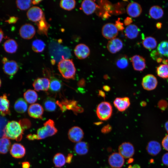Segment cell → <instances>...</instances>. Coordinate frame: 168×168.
Returning a JSON list of instances; mask_svg holds the SVG:
<instances>
[{
	"mask_svg": "<svg viewBox=\"0 0 168 168\" xmlns=\"http://www.w3.org/2000/svg\"><path fill=\"white\" fill-rule=\"evenodd\" d=\"M119 153L125 158H130L134 155L135 152L133 145L129 142H124L119 147Z\"/></svg>",
	"mask_w": 168,
	"mask_h": 168,
	"instance_id": "9",
	"label": "cell"
},
{
	"mask_svg": "<svg viewBox=\"0 0 168 168\" xmlns=\"http://www.w3.org/2000/svg\"><path fill=\"white\" fill-rule=\"evenodd\" d=\"M43 126L39 128L36 134L37 140L44 139L55 135L58 131L54 121L49 119L43 124Z\"/></svg>",
	"mask_w": 168,
	"mask_h": 168,
	"instance_id": "3",
	"label": "cell"
},
{
	"mask_svg": "<svg viewBox=\"0 0 168 168\" xmlns=\"http://www.w3.org/2000/svg\"><path fill=\"white\" fill-rule=\"evenodd\" d=\"M161 149V146L160 143L154 140L150 141L146 147L148 153L152 156H155L158 154Z\"/></svg>",
	"mask_w": 168,
	"mask_h": 168,
	"instance_id": "23",
	"label": "cell"
},
{
	"mask_svg": "<svg viewBox=\"0 0 168 168\" xmlns=\"http://www.w3.org/2000/svg\"><path fill=\"white\" fill-rule=\"evenodd\" d=\"M161 161L164 165L168 166V152L165 153L162 156Z\"/></svg>",
	"mask_w": 168,
	"mask_h": 168,
	"instance_id": "45",
	"label": "cell"
},
{
	"mask_svg": "<svg viewBox=\"0 0 168 168\" xmlns=\"http://www.w3.org/2000/svg\"><path fill=\"white\" fill-rule=\"evenodd\" d=\"M157 50L162 56L168 57V40L161 42L157 47Z\"/></svg>",
	"mask_w": 168,
	"mask_h": 168,
	"instance_id": "37",
	"label": "cell"
},
{
	"mask_svg": "<svg viewBox=\"0 0 168 168\" xmlns=\"http://www.w3.org/2000/svg\"><path fill=\"white\" fill-rule=\"evenodd\" d=\"M90 53L89 47L84 44H79L77 45L74 49V53L75 56L80 59L87 58L89 56Z\"/></svg>",
	"mask_w": 168,
	"mask_h": 168,
	"instance_id": "12",
	"label": "cell"
},
{
	"mask_svg": "<svg viewBox=\"0 0 168 168\" xmlns=\"http://www.w3.org/2000/svg\"><path fill=\"white\" fill-rule=\"evenodd\" d=\"M24 97L26 102L33 104L37 101L38 96L34 90L29 89L24 93Z\"/></svg>",
	"mask_w": 168,
	"mask_h": 168,
	"instance_id": "30",
	"label": "cell"
},
{
	"mask_svg": "<svg viewBox=\"0 0 168 168\" xmlns=\"http://www.w3.org/2000/svg\"><path fill=\"white\" fill-rule=\"evenodd\" d=\"M62 87L61 82L56 78H52L50 80L49 89L53 92L59 91Z\"/></svg>",
	"mask_w": 168,
	"mask_h": 168,
	"instance_id": "39",
	"label": "cell"
},
{
	"mask_svg": "<svg viewBox=\"0 0 168 168\" xmlns=\"http://www.w3.org/2000/svg\"><path fill=\"white\" fill-rule=\"evenodd\" d=\"M11 143L9 138L3 137L0 139V153L5 154L10 149Z\"/></svg>",
	"mask_w": 168,
	"mask_h": 168,
	"instance_id": "31",
	"label": "cell"
},
{
	"mask_svg": "<svg viewBox=\"0 0 168 168\" xmlns=\"http://www.w3.org/2000/svg\"><path fill=\"white\" fill-rule=\"evenodd\" d=\"M58 67L59 72L64 78L67 79L74 78L76 69L72 59H62L59 62Z\"/></svg>",
	"mask_w": 168,
	"mask_h": 168,
	"instance_id": "2",
	"label": "cell"
},
{
	"mask_svg": "<svg viewBox=\"0 0 168 168\" xmlns=\"http://www.w3.org/2000/svg\"><path fill=\"white\" fill-rule=\"evenodd\" d=\"M108 168V167H106V168Z\"/></svg>",
	"mask_w": 168,
	"mask_h": 168,
	"instance_id": "62",
	"label": "cell"
},
{
	"mask_svg": "<svg viewBox=\"0 0 168 168\" xmlns=\"http://www.w3.org/2000/svg\"><path fill=\"white\" fill-rule=\"evenodd\" d=\"M3 64V71L8 76H12L14 75L18 70V65L14 60H8Z\"/></svg>",
	"mask_w": 168,
	"mask_h": 168,
	"instance_id": "13",
	"label": "cell"
},
{
	"mask_svg": "<svg viewBox=\"0 0 168 168\" xmlns=\"http://www.w3.org/2000/svg\"><path fill=\"white\" fill-rule=\"evenodd\" d=\"M140 30L136 25L131 24L127 26L125 30V34L126 37L130 39H133L137 37Z\"/></svg>",
	"mask_w": 168,
	"mask_h": 168,
	"instance_id": "24",
	"label": "cell"
},
{
	"mask_svg": "<svg viewBox=\"0 0 168 168\" xmlns=\"http://www.w3.org/2000/svg\"><path fill=\"white\" fill-rule=\"evenodd\" d=\"M1 83H2L1 81V80L0 79V87H1Z\"/></svg>",
	"mask_w": 168,
	"mask_h": 168,
	"instance_id": "60",
	"label": "cell"
},
{
	"mask_svg": "<svg viewBox=\"0 0 168 168\" xmlns=\"http://www.w3.org/2000/svg\"><path fill=\"white\" fill-rule=\"evenodd\" d=\"M116 64L120 69H124L127 67L128 65V56L125 54L119 56L116 61Z\"/></svg>",
	"mask_w": 168,
	"mask_h": 168,
	"instance_id": "36",
	"label": "cell"
},
{
	"mask_svg": "<svg viewBox=\"0 0 168 168\" xmlns=\"http://www.w3.org/2000/svg\"><path fill=\"white\" fill-rule=\"evenodd\" d=\"M132 22V19L130 17H127L124 20V25L127 26L131 24Z\"/></svg>",
	"mask_w": 168,
	"mask_h": 168,
	"instance_id": "48",
	"label": "cell"
},
{
	"mask_svg": "<svg viewBox=\"0 0 168 168\" xmlns=\"http://www.w3.org/2000/svg\"><path fill=\"white\" fill-rule=\"evenodd\" d=\"M72 157L73 155L72 154H68L66 158V162L68 163H70L71 162Z\"/></svg>",
	"mask_w": 168,
	"mask_h": 168,
	"instance_id": "50",
	"label": "cell"
},
{
	"mask_svg": "<svg viewBox=\"0 0 168 168\" xmlns=\"http://www.w3.org/2000/svg\"><path fill=\"white\" fill-rule=\"evenodd\" d=\"M36 24L38 26V33L47 35L49 25L47 22L44 16Z\"/></svg>",
	"mask_w": 168,
	"mask_h": 168,
	"instance_id": "32",
	"label": "cell"
},
{
	"mask_svg": "<svg viewBox=\"0 0 168 168\" xmlns=\"http://www.w3.org/2000/svg\"><path fill=\"white\" fill-rule=\"evenodd\" d=\"M10 103L6 95L0 96V113L2 116L10 114Z\"/></svg>",
	"mask_w": 168,
	"mask_h": 168,
	"instance_id": "22",
	"label": "cell"
},
{
	"mask_svg": "<svg viewBox=\"0 0 168 168\" xmlns=\"http://www.w3.org/2000/svg\"><path fill=\"white\" fill-rule=\"evenodd\" d=\"M84 132L78 126H74L68 131V136L69 139L72 142L77 143L83 138Z\"/></svg>",
	"mask_w": 168,
	"mask_h": 168,
	"instance_id": "10",
	"label": "cell"
},
{
	"mask_svg": "<svg viewBox=\"0 0 168 168\" xmlns=\"http://www.w3.org/2000/svg\"><path fill=\"white\" fill-rule=\"evenodd\" d=\"M132 63L133 69L137 71H143L146 67L145 58L142 56L138 55H135L130 58Z\"/></svg>",
	"mask_w": 168,
	"mask_h": 168,
	"instance_id": "17",
	"label": "cell"
},
{
	"mask_svg": "<svg viewBox=\"0 0 168 168\" xmlns=\"http://www.w3.org/2000/svg\"><path fill=\"white\" fill-rule=\"evenodd\" d=\"M22 168H29L30 167V164L29 162L25 161L22 163Z\"/></svg>",
	"mask_w": 168,
	"mask_h": 168,
	"instance_id": "51",
	"label": "cell"
},
{
	"mask_svg": "<svg viewBox=\"0 0 168 168\" xmlns=\"http://www.w3.org/2000/svg\"><path fill=\"white\" fill-rule=\"evenodd\" d=\"M10 153L12 157L16 158H21L25 156L26 149L20 143H14L11 147Z\"/></svg>",
	"mask_w": 168,
	"mask_h": 168,
	"instance_id": "19",
	"label": "cell"
},
{
	"mask_svg": "<svg viewBox=\"0 0 168 168\" xmlns=\"http://www.w3.org/2000/svg\"><path fill=\"white\" fill-rule=\"evenodd\" d=\"M101 33L103 36L107 39L111 40L115 38L118 34V30L114 24L108 23L102 27Z\"/></svg>",
	"mask_w": 168,
	"mask_h": 168,
	"instance_id": "5",
	"label": "cell"
},
{
	"mask_svg": "<svg viewBox=\"0 0 168 168\" xmlns=\"http://www.w3.org/2000/svg\"><path fill=\"white\" fill-rule=\"evenodd\" d=\"M161 145L163 148L168 152V134L163 139Z\"/></svg>",
	"mask_w": 168,
	"mask_h": 168,
	"instance_id": "43",
	"label": "cell"
},
{
	"mask_svg": "<svg viewBox=\"0 0 168 168\" xmlns=\"http://www.w3.org/2000/svg\"><path fill=\"white\" fill-rule=\"evenodd\" d=\"M76 2L74 0H62L60 2V6L63 9L71 11L75 7Z\"/></svg>",
	"mask_w": 168,
	"mask_h": 168,
	"instance_id": "40",
	"label": "cell"
},
{
	"mask_svg": "<svg viewBox=\"0 0 168 168\" xmlns=\"http://www.w3.org/2000/svg\"><path fill=\"white\" fill-rule=\"evenodd\" d=\"M112 129L111 126L109 124H107L102 128L101 132L104 133H106L110 132Z\"/></svg>",
	"mask_w": 168,
	"mask_h": 168,
	"instance_id": "46",
	"label": "cell"
},
{
	"mask_svg": "<svg viewBox=\"0 0 168 168\" xmlns=\"http://www.w3.org/2000/svg\"><path fill=\"white\" fill-rule=\"evenodd\" d=\"M108 162L110 165L113 168H120L124 165V158L119 153L114 152L109 157Z\"/></svg>",
	"mask_w": 168,
	"mask_h": 168,
	"instance_id": "11",
	"label": "cell"
},
{
	"mask_svg": "<svg viewBox=\"0 0 168 168\" xmlns=\"http://www.w3.org/2000/svg\"><path fill=\"white\" fill-rule=\"evenodd\" d=\"M157 75L163 78H168V64H162L159 65L156 68Z\"/></svg>",
	"mask_w": 168,
	"mask_h": 168,
	"instance_id": "38",
	"label": "cell"
},
{
	"mask_svg": "<svg viewBox=\"0 0 168 168\" xmlns=\"http://www.w3.org/2000/svg\"><path fill=\"white\" fill-rule=\"evenodd\" d=\"M4 38V34L3 31L1 30H0V43L2 41L3 39Z\"/></svg>",
	"mask_w": 168,
	"mask_h": 168,
	"instance_id": "52",
	"label": "cell"
},
{
	"mask_svg": "<svg viewBox=\"0 0 168 168\" xmlns=\"http://www.w3.org/2000/svg\"><path fill=\"white\" fill-rule=\"evenodd\" d=\"M133 161V159L132 158H131L129 159L128 161V163H130L132 162Z\"/></svg>",
	"mask_w": 168,
	"mask_h": 168,
	"instance_id": "59",
	"label": "cell"
},
{
	"mask_svg": "<svg viewBox=\"0 0 168 168\" xmlns=\"http://www.w3.org/2000/svg\"><path fill=\"white\" fill-rule=\"evenodd\" d=\"M27 104L25 99L20 98L17 99L14 105V108L16 111L19 113H23L27 110Z\"/></svg>",
	"mask_w": 168,
	"mask_h": 168,
	"instance_id": "28",
	"label": "cell"
},
{
	"mask_svg": "<svg viewBox=\"0 0 168 168\" xmlns=\"http://www.w3.org/2000/svg\"><path fill=\"white\" fill-rule=\"evenodd\" d=\"M74 150L76 153L78 155H85L88 151V144L87 143L85 142H79L76 144Z\"/></svg>",
	"mask_w": 168,
	"mask_h": 168,
	"instance_id": "26",
	"label": "cell"
},
{
	"mask_svg": "<svg viewBox=\"0 0 168 168\" xmlns=\"http://www.w3.org/2000/svg\"><path fill=\"white\" fill-rule=\"evenodd\" d=\"M43 105L46 111L53 112L55 111L56 108V103L55 100L51 97H47L44 101Z\"/></svg>",
	"mask_w": 168,
	"mask_h": 168,
	"instance_id": "33",
	"label": "cell"
},
{
	"mask_svg": "<svg viewBox=\"0 0 168 168\" xmlns=\"http://www.w3.org/2000/svg\"><path fill=\"white\" fill-rule=\"evenodd\" d=\"M45 45L44 42L40 39H35L32 43V49L36 53H41L44 50Z\"/></svg>",
	"mask_w": 168,
	"mask_h": 168,
	"instance_id": "34",
	"label": "cell"
},
{
	"mask_svg": "<svg viewBox=\"0 0 168 168\" xmlns=\"http://www.w3.org/2000/svg\"><path fill=\"white\" fill-rule=\"evenodd\" d=\"M123 44L122 40L118 38H114L109 40L107 43V48L110 53L115 54L122 48Z\"/></svg>",
	"mask_w": 168,
	"mask_h": 168,
	"instance_id": "15",
	"label": "cell"
},
{
	"mask_svg": "<svg viewBox=\"0 0 168 168\" xmlns=\"http://www.w3.org/2000/svg\"><path fill=\"white\" fill-rule=\"evenodd\" d=\"M142 8L138 3L136 2L129 3L126 7V12L128 14L133 18L139 16L142 12Z\"/></svg>",
	"mask_w": 168,
	"mask_h": 168,
	"instance_id": "14",
	"label": "cell"
},
{
	"mask_svg": "<svg viewBox=\"0 0 168 168\" xmlns=\"http://www.w3.org/2000/svg\"><path fill=\"white\" fill-rule=\"evenodd\" d=\"M132 168H141V167L138 165L136 164L133 165Z\"/></svg>",
	"mask_w": 168,
	"mask_h": 168,
	"instance_id": "58",
	"label": "cell"
},
{
	"mask_svg": "<svg viewBox=\"0 0 168 168\" xmlns=\"http://www.w3.org/2000/svg\"><path fill=\"white\" fill-rule=\"evenodd\" d=\"M26 138L28 140H37V136L36 134H29L27 136Z\"/></svg>",
	"mask_w": 168,
	"mask_h": 168,
	"instance_id": "49",
	"label": "cell"
},
{
	"mask_svg": "<svg viewBox=\"0 0 168 168\" xmlns=\"http://www.w3.org/2000/svg\"><path fill=\"white\" fill-rule=\"evenodd\" d=\"M114 24L118 31H122L124 29V23L120 21L119 18L116 21Z\"/></svg>",
	"mask_w": 168,
	"mask_h": 168,
	"instance_id": "44",
	"label": "cell"
},
{
	"mask_svg": "<svg viewBox=\"0 0 168 168\" xmlns=\"http://www.w3.org/2000/svg\"><path fill=\"white\" fill-rule=\"evenodd\" d=\"M28 112L31 117L35 119H41L43 114L44 109L40 104H33L29 106Z\"/></svg>",
	"mask_w": 168,
	"mask_h": 168,
	"instance_id": "18",
	"label": "cell"
},
{
	"mask_svg": "<svg viewBox=\"0 0 168 168\" xmlns=\"http://www.w3.org/2000/svg\"><path fill=\"white\" fill-rule=\"evenodd\" d=\"M165 127L166 130L168 133V121L165 123Z\"/></svg>",
	"mask_w": 168,
	"mask_h": 168,
	"instance_id": "56",
	"label": "cell"
},
{
	"mask_svg": "<svg viewBox=\"0 0 168 168\" xmlns=\"http://www.w3.org/2000/svg\"><path fill=\"white\" fill-rule=\"evenodd\" d=\"M50 80L47 78H38L33 83L34 89L38 91H47L49 88Z\"/></svg>",
	"mask_w": 168,
	"mask_h": 168,
	"instance_id": "16",
	"label": "cell"
},
{
	"mask_svg": "<svg viewBox=\"0 0 168 168\" xmlns=\"http://www.w3.org/2000/svg\"><path fill=\"white\" fill-rule=\"evenodd\" d=\"M128 168H132V166H131L130 165L129 166Z\"/></svg>",
	"mask_w": 168,
	"mask_h": 168,
	"instance_id": "61",
	"label": "cell"
},
{
	"mask_svg": "<svg viewBox=\"0 0 168 168\" xmlns=\"http://www.w3.org/2000/svg\"><path fill=\"white\" fill-rule=\"evenodd\" d=\"M112 112V107L110 103L104 101L98 105L96 110L98 118L102 120H106L111 117Z\"/></svg>",
	"mask_w": 168,
	"mask_h": 168,
	"instance_id": "4",
	"label": "cell"
},
{
	"mask_svg": "<svg viewBox=\"0 0 168 168\" xmlns=\"http://www.w3.org/2000/svg\"><path fill=\"white\" fill-rule=\"evenodd\" d=\"M24 129L20 122L9 121L5 128L4 136L9 139L20 141L22 138Z\"/></svg>",
	"mask_w": 168,
	"mask_h": 168,
	"instance_id": "1",
	"label": "cell"
},
{
	"mask_svg": "<svg viewBox=\"0 0 168 168\" xmlns=\"http://www.w3.org/2000/svg\"><path fill=\"white\" fill-rule=\"evenodd\" d=\"M3 48L6 52L12 54L16 51L18 48V44L15 40L9 39L4 42Z\"/></svg>",
	"mask_w": 168,
	"mask_h": 168,
	"instance_id": "25",
	"label": "cell"
},
{
	"mask_svg": "<svg viewBox=\"0 0 168 168\" xmlns=\"http://www.w3.org/2000/svg\"><path fill=\"white\" fill-rule=\"evenodd\" d=\"M151 57L154 60H156L158 63L163 61V56L161 55L156 50H153L150 53Z\"/></svg>",
	"mask_w": 168,
	"mask_h": 168,
	"instance_id": "42",
	"label": "cell"
},
{
	"mask_svg": "<svg viewBox=\"0 0 168 168\" xmlns=\"http://www.w3.org/2000/svg\"><path fill=\"white\" fill-rule=\"evenodd\" d=\"M16 4L17 7L19 9L22 10H26L30 7L32 4V0H16Z\"/></svg>",
	"mask_w": 168,
	"mask_h": 168,
	"instance_id": "41",
	"label": "cell"
},
{
	"mask_svg": "<svg viewBox=\"0 0 168 168\" xmlns=\"http://www.w3.org/2000/svg\"><path fill=\"white\" fill-rule=\"evenodd\" d=\"M18 18L17 17L15 16L10 17L8 19L6 20V21L8 22L9 24H13L16 23Z\"/></svg>",
	"mask_w": 168,
	"mask_h": 168,
	"instance_id": "47",
	"label": "cell"
},
{
	"mask_svg": "<svg viewBox=\"0 0 168 168\" xmlns=\"http://www.w3.org/2000/svg\"><path fill=\"white\" fill-rule=\"evenodd\" d=\"M36 32L35 27L31 24H25L20 27L19 33L20 36L22 38L29 40L32 38Z\"/></svg>",
	"mask_w": 168,
	"mask_h": 168,
	"instance_id": "7",
	"label": "cell"
},
{
	"mask_svg": "<svg viewBox=\"0 0 168 168\" xmlns=\"http://www.w3.org/2000/svg\"><path fill=\"white\" fill-rule=\"evenodd\" d=\"M99 94L102 97H104L105 96V93L102 91H99Z\"/></svg>",
	"mask_w": 168,
	"mask_h": 168,
	"instance_id": "55",
	"label": "cell"
},
{
	"mask_svg": "<svg viewBox=\"0 0 168 168\" xmlns=\"http://www.w3.org/2000/svg\"><path fill=\"white\" fill-rule=\"evenodd\" d=\"M115 107L120 111H123L130 105L129 98L127 97L116 98L114 101Z\"/></svg>",
	"mask_w": 168,
	"mask_h": 168,
	"instance_id": "21",
	"label": "cell"
},
{
	"mask_svg": "<svg viewBox=\"0 0 168 168\" xmlns=\"http://www.w3.org/2000/svg\"><path fill=\"white\" fill-rule=\"evenodd\" d=\"M98 6L94 1L85 0L81 4V9L86 15L93 13L96 10Z\"/></svg>",
	"mask_w": 168,
	"mask_h": 168,
	"instance_id": "20",
	"label": "cell"
},
{
	"mask_svg": "<svg viewBox=\"0 0 168 168\" xmlns=\"http://www.w3.org/2000/svg\"><path fill=\"white\" fill-rule=\"evenodd\" d=\"M143 46L149 50L155 48L157 45V42L156 39L151 36L147 37L142 41Z\"/></svg>",
	"mask_w": 168,
	"mask_h": 168,
	"instance_id": "29",
	"label": "cell"
},
{
	"mask_svg": "<svg viewBox=\"0 0 168 168\" xmlns=\"http://www.w3.org/2000/svg\"><path fill=\"white\" fill-rule=\"evenodd\" d=\"M53 162L56 167H61L63 166L66 162V158L63 154L58 153L54 156Z\"/></svg>",
	"mask_w": 168,
	"mask_h": 168,
	"instance_id": "35",
	"label": "cell"
},
{
	"mask_svg": "<svg viewBox=\"0 0 168 168\" xmlns=\"http://www.w3.org/2000/svg\"><path fill=\"white\" fill-rule=\"evenodd\" d=\"M103 88L104 90L107 91H109L110 90V87L108 86H104Z\"/></svg>",
	"mask_w": 168,
	"mask_h": 168,
	"instance_id": "53",
	"label": "cell"
},
{
	"mask_svg": "<svg viewBox=\"0 0 168 168\" xmlns=\"http://www.w3.org/2000/svg\"><path fill=\"white\" fill-rule=\"evenodd\" d=\"M158 82L156 77L153 75L149 74L142 78V84L143 88L147 91L154 89L156 87Z\"/></svg>",
	"mask_w": 168,
	"mask_h": 168,
	"instance_id": "8",
	"label": "cell"
},
{
	"mask_svg": "<svg viewBox=\"0 0 168 168\" xmlns=\"http://www.w3.org/2000/svg\"><path fill=\"white\" fill-rule=\"evenodd\" d=\"M161 26L162 24L161 23H158L156 24V27L158 29H160Z\"/></svg>",
	"mask_w": 168,
	"mask_h": 168,
	"instance_id": "57",
	"label": "cell"
},
{
	"mask_svg": "<svg viewBox=\"0 0 168 168\" xmlns=\"http://www.w3.org/2000/svg\"><path fill=\"white\" fill-rule=\"evenodd\" d=\"M149 14L152 18L154 19H158L163 16L164 11L160 7L157 5H154L150 8Z\"/></svg>",
	"mask_w": 168,
	"mask_h": 168,
	"instance_id": "27",
	"label": "cell"
},
{
	"mask_svg": "<svg viewBox=\"0 0 168 168\" xmlns=\"http://www.w3.org/2000/svg\"><path fill=\"white\" fill-rule=\"evenodd\" d=\"M41 1V0H33L32 1V3L34 5H36L39 3Z\"/></svg>",
	"mask_w": 168,
	"mask_h": 168,
	"instance_id": "54",
	"label": "cell"
},
{
	"mask_svg": "<svg viewBox=\"0 0 168 168\" xmlns=\"http://www.w3.org/2000/svg\"><path fill=\"white\" fill-rule=\"evenodd\" d=\"M26 15L30 20L36 23L41 20L44 16L42 9L37 6H33L29 8Z\"/></svg>",
	"mask_w": 168,
	"mask_h": 168,
	"instance_id": "6",
	"label": "cell"
}]
</instances>
